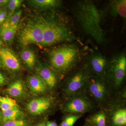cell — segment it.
Returning <instances> with one entry per match:
<instances>
[{"label": "cell", "instance_id": "6", "mask_svg": "<svg viewBox=\"0 0 126 126\" xmlns=\"http://www.w3.org/2000/svg\"><path fill=\"white\" fill-rule=\"evenodd\" d=\"M126 55L121 53L113 59L109 69L110 77L116 87L121 85L126 76Z\"/></svg>", "mask_w": 126, "mask_h": 126}, {"label": "cell", "instance_id": "17", "mask_svg": "<svg viewBox=\"0 0 126 126\" xmlns=\"http://www.w3.org/2000/svg\"><path fill=\"white\" fill-rule=\"evenodd\" d=\"M113 126H126V109H120L115 111L112 117Z\"/></svg>", "mask_w": 126, "mask_h": 126}, {"label": "cell", "instance_id": "12", "mask_svg": "<svg viewBox=\"0 0 126 126\" xmlns=\"http://www.w3.org/2000/svg\"><path fill=\"white\" fill-rule=\"evenodd\" d=\"M37 75L42 79L47 88L52 89L57 83V79L54 72L47 66L41 65L36 70Z\"/></svg>", "mask_w": 126, "mask_h": 126}, {"label": "cell", "instance_id": "33", "mask_svg": "<svg viewBox=\"0 0 126 126\" xmlns=\"http://www.w3.org/2000/svg\"><path fill=\"white\" fill-rule=\"evenodd\" d=\"M84 126H93L92 124H90V123H89L87 122L86 123V124H85V125H84Z\"/></svg>", "mask_w": 126, "mask_h": 126}, {"label": "cell", "instance_id": "3", "mask_svg": "<svg viewBox=\"0 0 126 126\" xmlns=\"http://www.w3.org/2000/svg\"><path fill=\"white\" fill-rule=\"evenodd\" d=\"M80 59V50L77 46L72 44L55 48L50 53L52 67L63 72L72 70Z\"/></svg>", "mask_w": 126, "mask_h": 126}, {"label": "cell", "instance_id": "27", "mask_svg": "<svg viewBox=\"0 0 126 126\" xmlns=\"http://www.w3.org/2000/svg\"><path fill=\"white\" fill-rule=\"evenodd\" d=\"M8 12L7 10L4 8L0 9V25L4 23L7 18Z\"/></svg>", "mask_w": 126, "mask_h": 126}, {"label": "cell", "instance_id": "2", "mask_svg": "<svg viewBox=\"0 0 126 126\" xmlns=\"http://www.w3.org/2000/svg\"><path fill=\"white\" fill-rule=\"evenodd\" d=\"M75 39L72 28L66 23L53 19H44L43 40L41 46H49Z\"/></svg>", "mask_w": 126, "mask_h": 126}, {"label": "cell", "instance_id": "20", "mask_svg": "<svg viewBox=\"0 0 126 126\" xmlns=\"http://www.w3.org/2000/svg\"><path fill=\"white\" fill-rule=\"evenodd\" d=\"M87 122L94 126H107V117L105 113L99 112L92 115L87 120Z\"/></svg>", "mask_w": 126, "mask_h": 126}, {"label": "cell", "instance_id": "30", "mask_svg": "<svg viewBox=\"0 0 126 126\" xmlns=\"http://www.w3.org/2000/svg\"><path fill=\"white\" fill-rule=\"evenodd\" d=\"M10 0H0V6H4L8 4Z\"/></svg>", "mask_w": 126, "mask_h": 126}, {"label": "cell", "instance_id": "29", "mask_svg": "<svg viewBox=\"0 0 126 126\" xmlns=\"http://www.w3.org/2000/svg\"><path fill=\"white\" fill-rule=\"evenodd\" d=\"M5 82V79L2 74L0 73V86L4 84Z\"/></svg>", "mask_w": 126, "mask_h": 126}, {"label": "cell", "instance_id": "9", "mask_svg": "<svg viewBox=\"0 0 126 126\" xmlns=\"http://www.w3.org/2000/svg\"><path fill=\"white\" fill-rule=\"evenodd\" d=\"M86 74L79 72L70 79L65 89V92L68 96L77 94L84 87L87 79Z\"/></svg>", "mask_w": 126, "mask_h": 126}, {"label": "cell", "instance_id": "1", "mask_svg": "<svg viewBox=\"0 0 126 126\" xmlns=\"http://www.w3.org/2000/svg\"><path fill=\"white\" fill-rule=\"evenodd\" d=\"M74 15L83 30L97 43L107 42L102 27L104 13L91 1H79L74 9Z\"/></svg>", "mask_w": 126, "mask_h": 126}, {"label": "cell", "instance_id": "24", "mask_svg": "<svg viewBox=\"0 0 126 126\" xmlns=\"http://www.w3.org/2000/svg\"><path fill=\"white\" fill-rule=\"evenodd\" d=\"M82 116L77 114L69 115L64 119L60 126H73Z\"/></svg>", "mask_w": 126, "mask_h": 126}, {"label": "cell", "instance_id": "16", "mask_svg": "<svg viewBox=\"0 0 126 126\" xmlns=\"http://www.w3.org/2000/svg\"><path fill=\"white\" fill-rule=\"evenodd\" d=\"M22 114L19 106L2 111V123L21 118Z\"/></svg>", "mask_w": 126, "mask_h": 126}, {"label": "cell", "instance_id": "23", "mask_svg": "<svg viewBox=\"0 0 126 126\" xmlns=\"http://www.w3.org/2000/svg\"><path fill=\"white\" fill-rule=\"evenodd\" d=\"M23 0H11L8 4V15L6 19H9L15 13V11L20 6Z\"/></svg>", "mask_w": 126, "mask_h": 126}, {"label": "cell", "instance_id": "28", "mask_svg": "<svg viewBox=\"0 0 126 126\" xmlns=\"http://www.w3.org/2000/svg\"><path fill=\"white\" fill-rule=\"evenodd\" d=\"M46 126H58V124L54 121H48L46 122Z\"/></svg>", "mask_w": 126, "mask_h": 126}, {"label": "cell", "instance_id": "21", "mask_svg": "<svg viewBox=\"0 0 126 126\" xmlns=\"http://www.w3.org/2000/svg\"><path fill=\"white\" fill-rule=\"evenodd\" d=\"M21 59L30 68L33 67L35 63V57L33 50L29 48L23 50L21 53Z\"/></svg>", "mask_w": 126, "mask_h": 126}, {"label": "cell", "instance_id": "13", "mask_svg": "<svg viewBox=\"0 0 126 126\" xmlns=\"http://www.w3.org/2000/svg\"><path fill=\"white\" fill-rule=\"evenodd\" d=\"M27 83L32 92L36 94L45 93L47 87L42 79L38 75H32L27 78Z\"/></svg>", "mask_w": 126, "mask_h": 126}, {"label": "cell", "instance_id": "15", "mask_svg": "<svg viewBox=\"0 0 126 126\" xmlns=\"http://www.w3.org/2000/svg\"><path fill=\"white\" fill-rule=\"evenodd\" d=\"M111 15L113 16H117L126 19V0H116L111 1L109 5Z\"/></svg>", "mask_w": 126, "mask_h": 126}, {"label": "cell", "instance_id": "31", "mask_svg": "<svg viewBox=\"0 0 126 126\" xmlns=\"http://www.w3.org/2000/svg\"><path fill=\"white\" fill-rule=\"evenodd\" d=\"M34 126H46V122H41L36 124Z\"/></svg>", "mask_w": 126, "mask_h": 126}, {"label": "cell", "instance_id": "4", "mask_svg": "<svg viewBox=\"0 0 126 126\" xmlns=\"http://www.w3.org/2000/svg\"><path fill=\"white\" fill-rule=\"evenodd\" d=\"M44 19L29 22L21 30L18 39L22 46L34 44L41 46L43 40Z\"/></svg>", "mask_w": 126, "mask_h": 126}, {"label": "cell", "instance_id": "32", "mask_svg": "<svg viewBox=\"0 0 126 126\" xmlns=\"http://www.w3.org/2000/svg\"><path fill=\"white\" fill-rule=\"evenodd\" d=\"M2 123V116L1 113L0 112V124L1 125Z\"/></svg>", "mask_w": 126, "mask_h": 126}, {"label": "cell", "instance_id": "11", "mask_svg": "<svg viewBox=\"0 0 126 126\" xmlns=\"http://www.w3.org/2000/svg\"><path fill=\"white\" fill-rule=\"evenodd\" d=\"M50 99L48 98L41 97L33 99L28 103L26 108L32 115H40L49 108L51 106Z\"/></svg>", "mask_w": 126, "mask_h": 126}, {"label": "cell", "instance_id": "7", "mask_svg": "<svg viewBox=\"0 0 126 126\" xmlns=\"http://www.w3.org/2000/svg\"><path fill=\"white\" fill-rule=\"evenodd\" d=\"M86 84L89 93L94 99L100 102L105 100L107 95V88L101 79L95 77L88 79Z\"/></svg>", "mask_w": 126, "mask_h": 126}, {"label": "cell", "instance_id": "14", "mask_svg": "<svg viewBox=\"0 0 126 126\" xmlns=\"http://www.w3.org/2000/svg\"><path fill=\"white\" fill-rule=\"evenodd\" d=\"M18 26H11L5 20L1 25L0 28V36L2 40L7 43H11L14 39L17 31Z\"/></svg>", "mask_w": 126, "mask_h": 126}, {"label": "cell", "instance_id": "10", "mask_svg": "<svg viewBox=\"0 0 126 126\" xmlns=\"http://www.w3.org/2000/svg\"><path fill=\"white\" fill-rule=\"evenodd\" d=\"M90 63L93 71L99 78H102L105 76L108 66V61L105 56L100 53L92 55Z\"/></svg>", "mask_w": 126, "mask_h": 126}, {"label": "cell", "instance_id": "8", "mask_svg": "<svg viewBox=\"0 0 126 126\" xmlns=\"http://www.w3.org/2000/svg\"><path fill=\"white\" fill-rule=\"evenodd\" d=\"M0 62L5 67L13 71L20 69V62L12 50L6 48L0 49Z\"/></svg>", "mask_w": 126, "mask_h": 126}, {"label": "cell", "instance_id": "22", "mask_svg": "<svg viewBox=\"0 0 126 126\" xmlns=\"http://www.w3.org/2000/svg\"><path fill=\"white\" fill-rule=\"evenodd\" d=\"M18 106L16 102L12 98L0 96V108L2 111Z\"/></svg>", "mask_w": 126, "mask_h": 126}, {"label": "cell", "instance_id": "18", "mask_svg": "<svg viewBox=\"0 0 126 126\" xmlns=\"http://www.w3.org/2000/svg\"><path fill=\"white\" fill-rule=\"evenodd\" d=\"M32 5L41 9H50L58 6L60 1L56 0H32L30 1Z\"/></svg>", "mask_w": 126, "mask_h": 126}, {"label": "cell", "instance_id": "19", "mask_svg": "<svg viewBox=\"0 0 126 126\" xmlns=\"http://www.w3.org/2000/svg\"><path fill=\"white\" fill-rule=\"evenodd\" d=\"M24 91V84L20 80H16L11 83L7 88V92L12 96L18 97L23 94Z\"/></svg>", "mask_w": 126, "mask_h": 126}, {"label": "cell", "instance_id": "25", "mask_svg": "<svg viewBox=\"0 0 126 126\" xmlns=\"http://www.w3.org/2000/svg\"><path fill=\"white\" fill-rule=\"evenodd\" d=\"M0 126H29L26 120L22 118L3 123Z\"/></svg>", "mask_w": 126, "mask_h": 126}, {"label": "cell", "instance_id": "26", "mask_svg": "<svg viewBox=\"0 0 126 126\" xmlns=\"http://www.w3.org/2000/svg\"><path fill=\"white\" fill-rule=\"evenodd\" d=\"M22 14V11L19 10L15 12L13 15L9 19H6L9 24L11 26H18V23L20 19V17Z\"/></svg>", "mask_w": 126, "mask_h": 126}, {"label": "cell", "instance_id": "34", "mask_svg": "<svg viewBox=\"0 0 126 126\" xmlns=\"http://www.w3.org/2000/svg\"><path fill=\"white\" fill-rule=\"evenodd\" d=\"M2 44V42L1 41V40L0 39V46Z\"/></svg>", "mask_w": 126, "mask_h": 126}, {"label": "cell", "instance_id": "5", "mask_svg": "<svg viewBox=\"0 0 126 126\" xmlns=\"http://www.w3.org/2000/svg\"><path fill=\"white\" fill-rule=\"evenodd\" d=\"M70 96L64 106V111L76 114L88 112L93 109V104L85 95L77 94Z\"/></svg>", "mask_w": 126, "mask_h": 126}]
</instances>
